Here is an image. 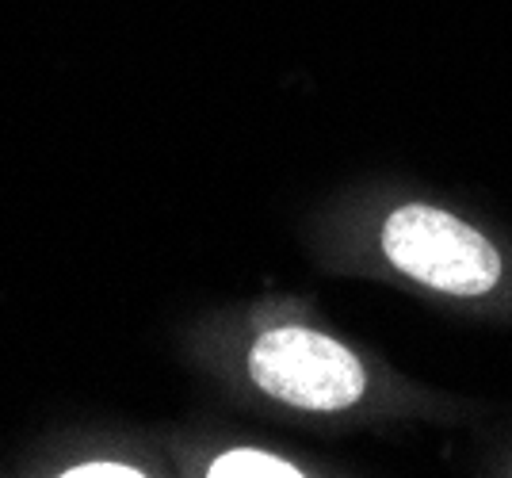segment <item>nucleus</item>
Returning a JSON list of instances; mask_svg holds the SVG:
<instances>
[{"mask_svg": "<svg viewBox=\"0 0 512 478\" xmlns=\"http://www.w3.org/2000/svg\"><path fill=\"white\" fill-rule=\"evenodd\" d=\"M383 253L409 280L459 299L493 291L505 272L501 253L482 230L428 203H406L386 218Z\"/></svg>", "mask_w": 512, "mask_h": 478, "instance_id": "nucleus-1", "label": "nucleus"}, {"mask_svg": "<svg viewBox=\"0 0 512 478\" xmlns=\"http://www.w3.org/2000/svg\"><path fill=\"white\" fill-rule=\"evenodd\" d=\"M249 371L256 387L276 402L318 413L356 406L367 387L363 364L352 348L302 326H279L256 337L249 348Z\"/></svg>", "mask_w": 512, "mask_h": 478, "instance_id": "nucleus-2", "label": "nucleus"}, {"mask_svg": "<svg viewBox=\"0 0 512 478\" xmlns=\"http://www.w3.org/2000/svg\"><path fill=\"white\" fill-rule=\"evenodd\" d=\"M211 478H299L302 471L287 459L260 452V448H234L211 463Z\"/></svg>", "mask_w": 512, "mask_h": 478, "instance_id": "nucleus-3", "label": "nucleus"}, {"mask_svg": "<svg viewBox=\"0 0 512 478\" xmlns=\"http://www.w3.org/2000/svg\"><path fill=\"white\" fill-rule=\"evenodd\" d=\"M69 478H142L138 467H127V463H85V467H69L65 471Z\"/></svg>", "mask_w": 512, "mask_h": 478, "instance_id": "nucleus-4", "label": "nucleus"}]
</instances>
